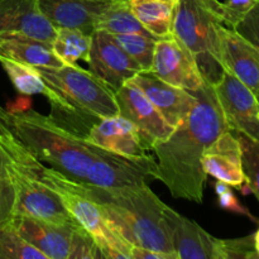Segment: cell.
<instances>
[{
    "mask_svg": "<svg viewBox=\"0 0 259 259\" xmlns=\"http://www.w3.org/2000/svg\"><path fill=\"white\" fill-rule=\"evenodd\" d=\"M161 2H167V3H171V4H177L180 0H161Z\"/></svg>",
    "mask_w": 259,
    "mask_h": 259,
    "instance_id": "36",
    "label": "cell"
},
{
    "mask_svg": "<svg viewBox=\"0 0 259 259\" xmlns=\"http://www.w3.org/2000/svg\"><path fill=\"white\" fill-rule=\"evenodd\" d=\"M242 147L243 171L245 175V184L255 195L259 201V143L248 137L235 132Z\"/></svg>",
    "mask_w": 259,
    "mask_h": 259,
    "instance_id": "28",
    "label": "cell"
},
{
    "mask_svg": "<svg viewBox=\"0 0 259 259\" xmlns=\"http://www.w3.org/2000/svg\"><path fill=\"white\" fill-rule=\"evenodd\" d=\"M73 184L81 194L98 205L109 225L125 242L179 259L172 249L163 218L166 204L149 189V184L120 187Z\"/></svg>",
    "mask_w": 259,
    "mask_h": 259,
    "instance_id": "3",
    "label": "cell"
},
{
    "mask_svg": "<svg viewBox=\"0 0 259 259\" xmlns=\"http://www.w3.org/2000/svg\"><path fill=\"white\" fill-rule=\"evenodd\" d=\"M12 224L47 259L104 258L95 240L78 224H60L19 214L14 215Z\"/></svg>",
    "mask_w": 259,
    "mask_h": 259,
    "instance_id": "9",
    "label": "cell"
},
{
    "mask_svg": "<svg viewBox=\"0 0 259 259\" xmlns=\"http://www.w3.org/2000/svg\"><path fill=\"white\" fill-rule=\"evenodd\" d=\"M214 89L230 131L259 143V103L254 93L229 72Z\"/></svg>",
    "mask_w": 259,
    "mask_h": 259,
    "instance_id": "11",
    "label": "cell"
},
{
    "mask_svg": "<svg viewBox=\"0 0 259 259\" xmlns=\"http://www.w3.org/2000/svg\"><path fill=\"white\" fill-rule=\"evenodd\" d=\"M201 2L223 20V3H220L219 0H201Z\"/></svg>",
    "mask_w": 259,
    "mask_h": 259,
    "instance_id": "34",
    "label": "cell"
},
{
    "mask_svg": "<svg viewBox=\"0 0 259 259\" xmlns=\"http://www.w3.org/2000/svg\"><path fill=\"white\" fill-rule=\"evenodd\" d=\"M131 81L141 88L149 101L174 128L186 119L196 104V96L192 91L167 83L151 71H141Z\"/></svg>",
    "mask_w": 259,
    "mask_h": 259,
    "instance_id": "15",
    "label": "cell"
},
{
    "mask_svg": "<svg viewBox=\"0 0 259 259\" xmlns=\"http://www.w3.org/2000/svg\"><path fill=\"white\" fill-rule=\"evenodd\" d=\"M0 65L19 93L25 94V95L40 94L47 99L52 98V91L46 85L37 67L4 57H0Z\"/></svg>",
    "mask_w": 259,
    "mask_h": 259,
    "instance_id": "24",
    "label": "cell"
},
{
    "mask_svg": "<svg viewBox=\"0 0 259 259\" xmlns=\"http://www.w3.org/2000/svg\"><path fill=\"white\" fill-rule=\"evenodd\" d=\"M257 0H225L223 3V22L234 27L252 9Z\"/></svg>",
    "mask_w": 259,
    "mask_h": 259,
    "instance_id": "31",
    "label": "cell"
},
{
    "mask_svg": "<svg viewBox=\"0 0 259 259\" xmlns=\"http://www.w3.org/2000/svg\"><path fill=\"white\" fill-rule=\"evenodd\" d=\"M24 144V143H23ZM27 149V157L37 179L60 196L73 219L91 235L105 259H132L133 245L123 239L109 225L98 205L81 194L71 180L38 161Z\"/></svg>",
    "mask_w": 259,
    "mask_h": 259,
    "instance_id": "5",
    "label": "cell"
},
{
    "mask_svg": "<svg viewBox=\"0 0 259 259\" xmlns=\"http://www.w3.org/2000/svg\"><path fill=\"white\" fill-rule=\"evenodd\" d=\"M254 245H255V250H257V253L259 254V229L254 234Z\"/></svg>",
    "mask_w": 259,
    "mask_h": 259,
    "instance_id": "35",
    "label": "cell"
},
{
    "mask_svg": "<svg viewBox=\"0 0 259 259\" xmlns=\"http://www.w3.org/2000/svg\"><path fill=\"white\" fill-rule=\"evenodd\" d=\"M15 206L17 195L10 174V161L0 143V229L12 223Z\"/></svg>",
    "mask_w": 259,
    "mask_h": 259,
    "instance_id": "27",
    "label": "cell"
},
{
    "mask_svg": "<svg viewBox=\"0 0 259 259\" xmlns=\"http://www.w3.org/2000/svg\"><path fill=\"white\" fill-rule=\"evenodd\" d=\"M215 191H217L218 197H219V205L223 209L232 210V211L237 212H245V210H243V207L238 202L237 197L230 191L229 185L224 184L222 181H218L215 184Z\"/></svg>",
    "mask_w": 259,
    "mask_h": 259,
    "instance_id": "32",
    "label": "cell"
},
{
    "mask_svg": "<svg viewBox=\"0 0 259 259\" xmlns=\"http://www.w3.org/2000/svg\"><path fill=\"white\" fill-rule=\"evenodd\" d=\"M151 72L167 83L189 91L205 85L196 61L174 35L157 40Z\"/></svg>",
    "mask_w": 259,
    "mask_h": 259,
    "instance_id": "13",
    "label": "cell"
},
{
    "mask_svg": "<svg viewBox=\"0 0 259 259\" xmlns=\"http://www.w3.org/2000/svg\"><path fill=\"white\" fill-rule=\"evenodd\" d=\"M96 30H105L110 34L137 33L153 37L133 14L128 0H114L99 18Z\"/></svg>",
    "mask_w": 259,
    "mask_h": 259,
    "instance_id": "22",
    "label": "cell"
},
{
    "mask_svg": "<svg viewBox=\"0 0 259 259\" xmlns=\"http://www.w3.org/2000/svg\"><path fill=\"white\" fill-rule=\"evenodd\" d=\"M88 63L91 72L114 93L142 71L139 63L105 30H95L91 34Z\"/></svg>",
    "mask_w": 259,
    "mask_h": 259,
    "instance_id": "10",
    "label": "cell"
},
{
    "mask_svg": "<svg viewBox=\"0 0 259 259\" xmlns=\"http://www.w3.org/2000/svg\"><path fill=\"white\" fill-rule=\"evenodd\" d=\"M220 50L225 72H229L248 89L259 90V51L233 28L220 27Z\"/></svg>",
    "mask_w": 259,
    "mask_h": 259,
    "instance_id": "17",
    "label": "cell"
},
{
    "mask_svg": "<svg viewBox=\"0 0 259 259\" xmlns=\"http://www.w3.org/2000/svg\"><path fill=\"white\" fill-rule=\"evenodd\" d=\"M233 29L259 51V2L253 5L252 9L238 24L233 27Z\"/></svg>",
    "mask_w": 259,
    "mask_h": 259,
    "instance_id": "30",
    "label": "cell"
},
{
    "mask_svg": "<svg viewBox=\"0 0 259 259\" xmlns=\"http://www.w3.org/2000/svg\"><path fill=\"white\" fill-rule=\"evenodd\" d=\"M132 12L156 39L171 37L175 7L161 0H128Z\"/></svg>",
    "mask_w": 259,
    "mask_h": 259,
    "instance_id": "21",
    "label": "cell"
},
{
    "mask_svg": "<svg viewBox=\"0 0 259 259\" xmlns=\"http://www.w3.org/2000/svg\"><path fill=\"white\" fill-rule=\"evenodd\" d=\"M223 20L201 0H180L175 7L172 35L196 61L205 81L217 85L225 73L220 50Z\"/></svg>",
    "mask_w": 259,
    "mask_h": 259,
    "instance_id": "4",
    "label": "cell"
},
{
    "mask_svg": "<svg viewBox=\"0 0 259 259\" xmlns=\"http://www.w3.org/2000/svg\"><path fill=\"white\" fill-rule=\"evenodd\" d=\"M51 104L50 118L61 128L104 149L132 157L151 156V146L134 124L120 115L100 118Z\"/></svg>",
    "mask_w": 259,
    "mask_h": 259,
    "instance_id": "7",
    "label": "cell"
},
{
    "mask_svg": "<svg viewBox=\"0 0 259 259\" xmlns=\"http://www.w3.org/2000/svg\"><path fill=\"white\" fill-rule=\"evenodd\" d=\"M257 2H259V0H257Z\"/></svg>",
    "mask_w": 259,
    "mask_h": 259,
    "instance_id": "38",
    "label": "cell"
},
{
    "mask_svg": "<svg viewBox=\"0 0 259 259\" xmlns=\"http://www.w3.org/2000/svg\"><path fill=\"white\" fill-rule=\"evenodd\" d=\"M37 68L53 94L50 103L100 118L119 115L114 91L91 71L76 65Z\"/></svg>",
    "mask_w": 259,
    "mask_h": 259,
    "instance_id": "8",
    "label": "cell"
},
{
    "mask_svg": "<svg viewBox=\"0 0 259 259\" xmlns=\"http://www.w3.org/2000/svg\"><path fill=\"white\" fill-rule=\"evenodd\" d=\"M163 218L168 229L172 249L179 259H222V239L212 237L197 223L164 206Z\"/></svg>",
    "mask_w": 259,
    "mask_h": 259,
    "instance_id": "14",
    "label": "cell"
},
{
    "mask_svg": "<svg viewBox=\"0 0 259 259\" xmlns=\"http://www.w3.org/2000/svg\"><path fill=\"white\" fill-rule=\"evenodd\" d=\"M192 93L196 96L192 110L152 152L157 162L154 180L161 181L175 199L201 204L207 179L202 156L212 142L230 128L214 85L205 81L201 89Z\"/></svg>",
    "mask_w": 259,
    "mask_h": 259,
    "instance_id": "2",
    "label": "cell"
},
{
    "mask_svg": "<svg viewBox=\"0 0 259 259\" xmlns=\"http://www.w3.org/2000/svg\"><path fill=\"white\" fill-rule=\"evenodd\" d=\"M0 143L10 161V174L17 195L15 215H27L60 224H78L67 211L60 196L37 179L28 161L25 146L2 121Z\"/></svg>",
    "mask_w": 259,
    "mask_h": 259,
    "instance_id": "6",
    "label": "cell"
},
{
    "mask_svg": "<svg viewBox=\"0 0 259 259\" xmlns=\"http://www.w3.org/2000/svg\"><path fill=\"white\" fill-rule=\"evenodd\" d=\"M0 121L33 156L66 179L100 187L137 186L154 180L156 158H132L91 144L61 128L48 115L0 105Z\"/></svg>",
    "mask_w": 259,
    "mask_h": 259,
    "instance_id": "1",
    "label": "cell"
},
{
    "mask_svg": "<svg viewBox=\"0 0 259 259\" xmlns=\"http://www.w3.org/2000/svg\"><path fill=\"white\" fill-rule=\"evenodd\" d=\"M254 95H255V98H257V100H258V103H259V90L254 94Z\"/></svg>",
    "mask_w": 259,
    "mask_h": 259,
    "instance_id": "37",
    "label": "cell"
},
{
    "mask_svg": "<svg viewBox=\"0 0 259 259\" xmlns=\"http://www.w3.org/2000/svg\"><path fill=\"white\" fill-rule=\"evenodd\" d=\"M0 259H47V257L29 244L10 223L0 229Z\"/></svg>",
    "mask_w": 259,
    "mask_h": 259,
    "instance_id": "25",
    "label": "cell"
},
{
    "mask_svg": "<svg viewBox=\"0 0 259 259\" xmlns=\"http://www.w3.org/2000/svg\"><path fill=\"white\" fill-rule=\"evenodd\" d=\"M132 259H174L169 254L156 250L144 249V248L133 247L132 250Z\"/></svg>",
    "mask_w": 259,
    "mask_h": 259,
    "instance_id": "33",
    "label": "cell"
},
{
    "mask_svg": "<svg viewBox=\"0 0 259 259\" xmlns=\"http://www.w3.org/2000/svg\"><path fill=\"white\" fill-rule=\"evenodd\" d=\"M114 0H38L40 12L57 28H72L86 34L96 30L99 18Z\"/></svg>",
    "mask_w": 259,
    "mask_h": 259,
    "instance_id": "16",
    "label": "cell"
},
{
    "mask_svg": "<svg viewBox=\"0 0 259 259\" xmlns=\"http://www.w3.org/2000/svg\"><path fill=\"white\" fill-rule=\"evenodd\" d=\"M0 57L9 58L33 67H61L65 63L53 52L52 43L22 34H0Z\"/></svg>",
    "mask_w": 259,
    "mask_h": 259,
    "instance_id": "20",
    "label": "cell"
},
{
    "mask_svg": "<svg viewBox=\"0 0 259 259\" xmlns=\"http://www.w3.org/2000/svg\"><path fill=\"white\" fill-rule=\"evenodd\" d=\"M115 42L133 58L136 62L139 63L142 71H151L152 63H153L154 50H156V38L148 37V35L137 34H111Z\"/></svg>",
    "mask_w": 259,
    "mask_h": 259,
    "instance_id": "26",
    "label": "cell"
},
{
    "mask_svg": "<svg viewBox=\"0 0 259 259\" xmlns=\"http://www.w3.org/2000/svg\"><path fill=\"white\" fill-rule=\"evenodd\" d=\"M2 33H22L52 43L56 28L40 12L38 0H0Z\"/></svg>",
    "mask_w": 259,
    "mask_h": 259,
    "instance_id": "19",
    "label": "cell"
},
{
    "mask_svg": "<svg viewBox=\"0 0 259 259\" xmlns=\"http://www.w3.org/2000/svg\"><path fill=\"white\" fill-rule=\"evenodd\" d=\"M202 168L207 176L229 186L240 189L245 184L242 147L235 132H224L212 142L202 156Z\"/></svg>",
    "mask_w": 259,
    "mask_h": 259,
    "instance_id": "18",
    "label": "cell"
},
{
    "mask_svg": "<svg viewBox=\"0 0 259 259\" xmlns=\"http://www.w3.org/2000/svg\"><path fill=\"white\" fill-rule=\"evenodd\" d=\"M114 94L119 115L139 129L152 149L157 143L168 138L175 131L133 81H128Z\"/></svg>",
    "mask_w": 259,
    "mask_h": 259,
    "instance_id": "12",
    "label": "cell"
},
{
    "mask_svg": "<svg viewBox=\"0 0 259 259\" xmlns=\"http://www.w3.org/2000/svg\"><path fill=\"white\" fill-rule=\"evenodd\" d=\"M91 35L72 28H57L52 42L53 52L65 65H76L89 60Z\"/></svg>",
    "mask_w": 259,
    "mask_h": 259,
    "instance_id": "23",
    "label": "cell"
},
{
    "mask_svg": "<svg viewBox=\"0 0 259 259\" xmlns=\"http://www.w3.org/2000/svg\"><path fill=\"white\" fill-rule=\"evenodd\" d=\"M222 259H254L259 258L255 250L254 234L238 239H222L220 243Z\"/></svg>",
    "mask_w": 259,
    "mask_h": 259,
    "instance_id": "29",
    "label": "cell"
}]
</instances>
